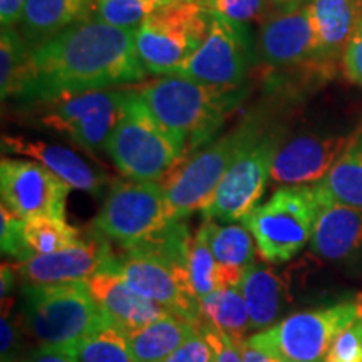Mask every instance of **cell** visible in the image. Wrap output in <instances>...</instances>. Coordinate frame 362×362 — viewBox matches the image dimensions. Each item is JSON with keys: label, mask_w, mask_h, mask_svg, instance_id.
I'll use <instances>...</instances> for the list:
<instances>
[{"label": "cell", "mask_w": 362, "mask_h": 362, "mask_svg": "<svg viewBox=\"0 0 362 362\" xmlns=\"http://www.w3.org/2000/svg\"><path fill=\"white\" fill-rule=\"evenodd\" d=\"M324 200L325 192L319 183L282 187L242 220L267 264L292 260L310 243Z\"/></svg>", "instance_id": "cell-5"}, {"label": "cell", "mask_w": 362, "mask_h": 362, "mask_svg": "<svg viewBox=\"0 0 362 362\" xmlns=\"http://www.w3.org/2000/svg\"><path fill=\"white\" fill-rule=\"evenodd\" d=\"M202 330L214 349V362H243L238 344H235L225 332L205 322H202Z\"/></svg>", "instance_id": "cell-38"}, {"label": "cell", "mask_w": 362, "mask_h": 362, "mask_svg": "<svg viewBox=\"0 0 362 362\" xmlns=\"http://www.w3.org/2000/svg\"><path fill=\"white\" fill-rule=\"evenodd\" d=\"M200 310L203 322L225 332L235 344L247 339L245 334L250 330V315L240 285L216 288L200 302Z\"/></svg>", "instance_id": "cell-26"}, {"label": "cell", "mask_w": 362, "mask_h": 362, "mask_svg": "<svg viewBox=\"0 0 362 362\" xmlns=\"http://www.w3.org/2000/svg\"><path fill=\"white\" fill-rule=\"evenodd\" d=\"M319 187L332 200L362 208V123Z\"/></svg>", "instance_id": "cell-25"}, {"label": "cell", "mask_w": 362, "mask_h": 362, "mask_svg": "<svg viewBox=\"0 0 362 362\" xmlns=\"http://www.w3.org/2000/svg\"><path fill=\"white\" fill-rule=\"evenodd\" d=\"M200 325L178 315L165 314L126 336L136 362H163L192 337Z\"/></svg>", "instance_id": "cell-23"}, {"label": "cell", "mask_w": 362, "mask_h": 362, "mask_svg": "<svg viewBox=\"0 0 362 362\" xmlns=\"http://www.w3.org/2000/svg\"><path fill=\"white\" fill-rule=\"evenodd\" d=\"M170 210L163 181L116 180L93 228L123 248L133 247L168 225Z\"/></svg>", "instance_id": "cell-9"}, {"label": "cell", "mask_w": 362, "mask_h": 362, "mask_svg": "<svg viewBox=\"0 0 362 362\" xmlns=\"http://www.w3.org/2000/svg\"><path fill=\"white\" fill-rule=\"evenodd\" d=\"M160 2H175V0H160Z\"/></svg>", "instance_id": "cell-45"}, {"label": "cell", "mask_w": 362, "mask_h": 362, "mask_svg": "<svg viewBox=\"0 0 362 362\" xmlns=\"http://www.w3.org/2000/svg\"><path fill=\"white\" fill-rule=\"evenodd\" d=\"M134 90L185 156L214 138L245 94L243 88L220 89L181 76H163L134 86Z\"/></svg>", "instance_id": "cell-2"}, {"label": "cell", "mask_w": 362, "mask_h": 362, "mask_svg": "<svg viewBox=\"0 0 362 362\" xmlns=\"http://www.w3.org/2000/svg\"><path fill=\"white\" fill-rule=\"evenodd\" d=\"M93 0H25L22 33L30 47L89 19Z\"/></svg>", "instance_id": "cell-22"}, {"label": "cell", "mask_w": 362, "mask_h": 362, "mask_svg": "<svg viewBox=\"0 0 362 362\" xmlns=\"http://www.w3.org/2000/svg\"><path fill=\"white\" fill-rule=\"evenodd\" d=\"M69 354L76 362H136L128 336L115 324L90 334L72 347Z\"/></svg>", "instance_id": "cell-30"}, {"label": "cell", "mask_w": 362, "mask_h": 362, "mask_svg": "<svg viewBox=\"0 0 362 362\" xmlns=\"http://www.w3.org/2000/svg\"><path fill=\"white\" fill-rule=\"evenodd\" d=\"M362 315V296L302 310L248 337L252 346L285 362H324L330 344Z\"/></svg>", "instance_id": "cell-8"}, {"label": "cell", "mask_w": 362, "mask_h": 362, "mask_svg": "<svg viewBox=\"0 0 362 362\" xmlns=\"http://www.w3.org/2000/svg\"><path fill=\"white\" fill-rule=\"evenodd\" d=\"M121 90L123 89L89 90V93L71 94V96L52 99V101H47V112L40 117V121L47 128L64 133L67 128L84 119L86 116L93 115V112L107 106V104L117 101L121 96Z\"/></svg>", "instance_id": "cell-27"}, {"label": "cell", "mask_w": 362, "mask_h": 362, "mask_svg": "<svg viewBox=\"0 0 362 362\" xmlns=\"http://www.w3.org/2000/svg\"><path fill=\"white\" fill-rule=\"evenodd\" d=\"M240 291L250 315V330L274 325L282 305V284L264 262L253 260L240 282Z\"/></svg>", "instance_id": "cell-24"}, {"label": "cell", "mask_w": 362, "mask_h": 362, "mask_svg": "<svg viewBox=\"0 0 362 362\" xmlns=\"http://www.w3.org/2000/svg\"><path fill=\"white\" fill-rule=\"evenodd\" d=\"M362 247V208L336 202L325 193L310 248L325 260H342Z\"/></svg>", "instance_id": "cell-19"}, {"label": "cell", "mask_w": 362, "mask_h": 362, "mask_svg": "<svg viewBox=\"0 0 362 362\" xmlns=\"http://www.w3.org/2000/svg\"><path fill=\"white\" fill-rule=\"evenodd\" d=\"M265 2L269 4L270 8H275V11H292V8L305 6L310 0H265Z\"/></svg>", "instance_id": "cell-44"}, {"label": "cell", "mask_w": 362, "mask_h": 362, "mask_svg": "<svg viewBox=\"0 0 362 362\" xmlns=\"http://www.w3.org/2000/svg\"><path fill=\"white\" fill-rule=\"evenodd\" d=\"M324 362H362V315L334 339Z\"/></svg>", "instance_id": "cell-35"}, {"label": "cell", "mask_w": 362, "mask_h": 362, "mask_svg": "<svg viewBox=\"0 0 362 362\" xmlns=\"http://www.w3.org/2000/svg\"><path fill=\"white\" fill-rule=\"evenodd\" d=\"M22 362H76V359L66 351L40 346L37 351H34L33 354Z\"/></svg>", "instance_id": "cell-41"}, {"label": "cell", "mask_w": 362, "mask_h": 362, "mask_svg": "<svg viewBox=\"0 0 362 362\" xmlns=\"http://www.w3.org/2000/svg\"><path fill=\"white\" fill-rule=\"evenodd\" d=\"M116 270L139 296L155 302L168 314L202 324L200 300L192 287L189 274L175 269L156 257L126 250L116 257Z\"/></svg>", "instance_id": "cell-12"}, {"label": "cell", "mask_w": 362, "mask_h": 362, "mask_svg": "<svg viewBox=\"0 0 362 362\" xmlns=\"http://www.w3.org/2000/svg\"><path fill=\"white\" fill-rule=\"evenodd\" d=\"M30 69V45L13 27L0 33V98L19 99Z\"/></svg>", "instance_id": "cell-28"}, {"label": "cell", "mask_w": 362, "mask_h": 362, "mask_svg": "<svg viewBox=\"0 0 362 362\" xmlns=\"http://www.w3.org/2000/svg\"><path fill=\"white\" fill-rule=\"evenodd\" d=\"M214 349L205 334H203L202 325L192 337L187 339L170 357L163 362H214Z\"/></svg>", "instance_id": "cell-36"}, {"label": "cell", "mask_w": 362, "mask_h": 362, "mask_svg": "<svg viewBox=\"0 0 362 362\" xmlns=\"http://www.w3.org/2000/svg\"><path fill=\"white\" fill-rule=\"evenodd\" d=\"M25 218L13 214L11 208L2 203L0 206V248L4 255L12 257L16 262H22L33 257L24 240Z\"/></svg>", "instance_id": "cell-34"}, {"label": "cell", "mask_w": 362, "mask_h": 362, "mask_svg": "<svg viewBox=\"0 0 362 362\" xmlns=\"http://www.w3.org/2000/svg\"><path fill=\"white\" fill-rule=\"evenodd\" d=\"M309 12L324 62L337 61L362 17V0H310Z\"/></svg>", "instance_id": "cell-21"}, {"label": "cell", "mask_w": 362, "mask_h": 362, "mask_svg": "<svg viewBox=\"0 0 362 362\" xmlns=\"http://www.w3.org/2000/svg\"><path fill=\"white\" fill-rule=\"evenodd\" d=\"M136 30L86 19L30 47V69L22 101H52L71 94L141 84Z\"/></svg>", "instance_id": "cell-1"}, {"label": "cell", "mask_w": 362, "mask_h": 362, "mask_svg": "<svg viewBox=\"0 0 362 362\" xmlns=\"http://www.w3.org/2000/svg\"><path fill=\"white\" fill-rule=\"evenodd\" d=\"M104 235L90 228L89 237L78 243L47 255H33L16 262V272L24 285H62L84 284L107 267L115 264L116 255Z\"/></svg>", "instance_id": "cell-14"}, {"label": "cell", "mask_w": 362, "mask_h": 362, "mask_svg": "<svg viewBox=\"0 0 362 362\" xmlns=\"http://www.w3.org/2000/svg\"><path fill=\"white\" fill-rule=\"evenodd\" d=\"M170 2L160 0H93L89 19L119 29L136 30L158 8Z\"/></svg>", "instance_id": "cell-31"}, {"label": "cell", "mask_w": 362, "mask_h": 362, "mask_svg": "<svg viewBox=\"0 0 362 362\" xmlns=\"http://www.w3.org/2000/svg\"><path fill=\"white\" fill-rule=\"evenodd\" d=\"M210 226L211 220L203 218L200 228L197 230L192 240V248H189V280H192V287L200 302L216 288V262L210 245Z\"/></svg>", "instance_id": "cell-32"}, {"label": "cell", "mask_w": 362, "mask_h": 362, "mask_svg": "<svg viewBox=\"0 0 362 362\" xmlns=\"http://www.w3.org/2000/svg\"><path fill=\"white\" fill-rule=\"evenodd\" d=\"M86 285L111 322L124 334L134 332L168 314L155 302L139 296L116 270L115 264L93 275Z\"/></svg>", "instance_id": "cell-17"}, {"label": "cell", "mask_w": 362, "mask_h": 362, "mask_svg": "<svg viewBox=\"0 0 362 362\" xmlns=\"http://www.w3.org/2000/svg\"><path fill=\"white\" fill-rule=\"evenodd\" d=\"M13 272H16V267L13 265H2V284H0V293H2L4 298L11 297V292L13 288V284H16V277H13Z\"/></svg>", "instance_id": "cell-43"}, {"label": "cell", "mask_w": 362, "mask_h": 362, "mask_svg": "<svg viewBox=\"0 0 362 362\" xmlns=\"http://www.w3.org/2000/svg\"><path fill=\"white\" fill-rule=\"evenodd\" d=\"M79 232L67 223L66 218L33 216L24 225L25 245L33 255H47L79 242Z\"/></svg>", "instance_id": "cell-29"}, {"label": "cell", "mask_w": 362, "mask_h": 362, "mask_svg": "<svg viewBox=\"0 0 362 362\" xmlns=\"http://www.w3.org/2000/svg\"><path fill=\"white\" fill-rule=\"evenodd\" d=\"M210 245L216 262V288L238 287L247 269L255 260V253H259L250 230L243 223L218 225L211 220Z\"/></svg>", "instance_id": "cell-20"}, {"label": "cell", "mask_w": 362, "mask_h": 362, "mask_svg": "<svg viewBox=\"0 0 362 362\" xmlns=\"http://www.w3.org/2000/svg\"><path fill=\"white\" fill-rule=\"evenodd\" d=\"M247 25L214 17L205 42L175 74L220 89H242L252 64Z\"/></svg>", "instance_id": "cell-11"}, {"label": "cell", "mask_w": 362, "mask_h": 362, "mask_svg": "<svg viewBox=\"0 0 362 362\" xmlns=\"http://www.w3.org/2000/svg\"><path fill=\"white\" fill-rule=\"evenodd\" d=\"M0 359L16 362L21 349V324L11 315V307L2 305V324H0Z\"/></svg>", "instance_id": "cell-37"}, {"label": "cell", "mask_w": 362, "mask_h": 362, "mask_svg": "<svg viewBox=\"0 0 362 362\" xmlns=\"http://www.w3.org/2000/svg\"><path fill=\"white\" fill-rule=\"evenodd\" d=\"M24 324L40 346L69 352L112 322L84 282L24 285Z\"/></svg>", "instance_id": "cell-4"}, {"label": "cell", "mask_w": 362, "mask_h": 362, "mask_svg": "<svg viewBox=\"0 0 362 362\" xmlns=\"http://www.w3.org/2000/svg\"><path fill=\"white\" fill-rule=\"evenodd\" d=\"M197 2H200L214 17L240 25L260 21L270 8L265 0H197Z\"/></svg>", "instance_id": "cell-33"}, {"label": "cell", "mask_w": 362, "mask_h": 362, "mask_svg": "<svg viewBox=\"0 0 362 362\" xmlns=\"http://www.w3.org/2000/svg\"><path fill=\"white\" fill-rule=\"evenodd\" d=\"M104 151L126 178L143 181H163L185 158L134 88L124 89L119 119Z\"/></svg>", "instance_id": "cell-3"}, {"label": "cell", "mask_w": 362, "mask_h": 362, "mask_svg": "<svg viewBox=\"0 0 362 362\" xmlns=\"http://www.w3.org/2000/svg\"><path fill=\"white\" fill-rule=\"evenodd\" d=\"M25 0H0V22L2 27H13L21 22Z\"/></svg>", "instance_id": "cell-40"}, {"label": "cell", "mask_w": 362, "mask_h": 362, "mask_svg": "<svg viewBox=\"0 0 362 362\" xmlns=\"http://www.w3.org/2000/svg\"><path fill=\"white\" fill-rule=\"evenodd\" d=\"M259 56L275 69L324 62L307 4L265 17L259 34Z\"/></svg>", "instance_id": "cell-15"}, {"label": "cell", "mask_w": 362, "mask_h": 362, "mask_svg": "<svg viewBox=\"0 0 362 362\" xmlns=\"http://www.w3.org/2000/svg\"><path fill=\"white\" fill-rule=\"evenodd\" d=\"M69 192V185L37 161L6 156L0 161L2 203L22 218H66Z\"/></svg>", "instance_id": "cell-13"}, {"label": "cell", "mask_w": 362, "mask_h": 362, "mask_svg": "<svg viewBox=\"0 0 362 362\" xmlns=\"http://www.w3.org/2000/svg\"><path fill=\"white\" fill-rule=\"evenodd\" d=\"M282 141L280 131L265 129L264 134L248 144L200 210L203 218L221 223H237L245 218L265 192L272 163Z\"/></svg>", "instance_id": "cell-10"}, {"label": "cell", "mask_w": 362, "mask_h": 362, "mask_svg": "<svg viewBox=\"0 0 362 362\" xmlns=\"http://www.w3.org/2000/svg\"><path fill=\"white\" fill-rule=\"evenodd\" d=\"M211 21L197 0H175L153 12L134 33L136 52L148 74H175L205 42Z\"/></svg>", "instance_id": "cell-7"}, {"label": "cell", "mask_w": 362, "mask_h": 362, "mask_svg": "<svg viewBox=\"0 0 362 362\" xmlns=\"http://www.w3.org/2000/svg\"><path fill=\"white\" fill-rule=\"evenodd\" d=\"M344 72L352 83L362 86V17L342 54Z\"/></svg>", "instance_id": "cell-39"}, {"label": "cell", "mask_w": 362, "mask_h": 362, "mask_svg": "<svg viewBox=\"0 0 362 362\" xmlns=\"http://www.w3.org/2000/svg\"><path fill=\"white\" fill-rule=\"evenodd\" d=\"M2 151L40 163L49 171H52L57 178L69 185L71 189L98 197L106 187L104 173L93 168L89 163H86L69 148L49 144L39 141V139H25L21 136H4Z\"/></svg>", "instance_id": "cell-18"}, {"label": "cell", "mask_w": 362, "mask_h": 362, "mask_svg": "<svg viewBox=\"0 0 362 362\" xmlns=\"http://www.w3.org/2000/svg\"><path fill=\"white\" fill-rule=\"evenodd\" d=\"M344 134H298L280 143L272 163L270 180L282 187H302L322 181L344 148Z\"/></svg>", "instance_id": "cell-16"}, {"label": "cell", "mask_w": 362, "mask_h": 362, "mask_svg": "<svg viewBox=\"0 0 362 362\" xmlns=\"http://www.w3.org/2000/svg\"><path fill=\"white\" fill-rule=\"evenodd\" d=\"M264 133V119L252 115L230 133L194 151L187 161H181L163 180L170 218L187 220L194 210H202L240 153Z\"/></svg>", "instance_id": "cell-6"}, {"label": "cell", "mask_w": 362, "mask_h": 362, "mask_svg": "<svg viewBox=\"0 0 362 362\" xmlns=\"http://www.w3.org/2000/svg\"><path fill=\"white\" fill-rule=\"evenodd\" d=\"M238 347L240 352H242L243 362H285L282 359H279V357L267 354L265 351L259 349V347L252 346V344L248 342V339L240 342Z\"/></svg>", "instance_id": "cell-42"}]
</instances>
